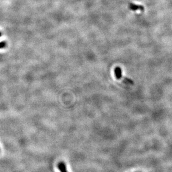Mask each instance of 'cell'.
Instances as JSON below:
<instances>
[{
    "label": "cell",
    "instance_id": "6da1fadb",
    "mask_svg": "<svg viewBox=\"0 0 172 172\" xmlns=\"http://www.w3.org/2000/svg\"><path fill=\"white\" fill-rule=\"evenodd\" d=\"M58 168L61 172H68L66 168V166L64 162H59L58 164Z\"/></svg>",
    "mask_w": 172,
    "mask_h": 172
},
{
    "label": "cell",
    "instance_id": "7a4b0ae2",
    "mask_svg": "<svg viewBox=\"0 0 172 172\" xmlns=\"http://www.w3.org/2000/svg\"><path fill=\"white\" fill-rule=\"evenodd\" d=\"M114 73L117 79H120L122 77V71L120 67H116L114 70Z\"/></svg>",
    "mask_w": 172,
    "mask_h": 172
},
{
    "label": "cell",
    "instance_id": "3957f363",
    "mask_svg": "<svg viewBox=\"0 0 172 172\" xmlns=\"http://www.w3.org/2000/svg\"><path fill=\"white\" fill-rule=\"evenodd\" d=\"M130 7L131 9L132 10H137V9H142V7L141 6H139V5H134V4H131L130 5Z\"/></svg>",
    "mask_w": 172,
    "mask_h": 172
},
{
    "label": "cell",
    "instance_id": "277c9868",
    "mask_svg": "<svg viewBox=\"0 0 172 172\" xmlns=\"http://www.w3.org/2000/svg\"><path fill=\"white\" fill-rule=\"evenodd\" d=\"M6 42H0V48H2L5 47L6 46Z\"/></svg>",
    "mask_w": 172,
    "mask_h": 172
},
{
    "label": "cell",
    "instance_id": "5b68a950",
    "mask_svg": "<svg viewBox=\"0 0 172 172\" xmlns=\"http://www.w3.org/2000/svg\"><path fill=\"white\" fill-rule=\"evenodd\" d=\"M140 12H141V11H140V10H137V13H140Z\"/></svg>",
    "mask_w": 172,
    "mask_h": 172
},
{
    "label": "cell",
    "instance_id": "8992f818",
    "mask_svg": "<svg viewBox=\"0 0 172 172\" xmlns=\"http://www.w3.org/2000/svg\"><path fill=\"white\" fill-rule=\"evenodd\" d=\"M1 33H0V36H1Z\"/></svg>",
    "mask_w": 172,
    "mask_h": 172
}]
</instances>
